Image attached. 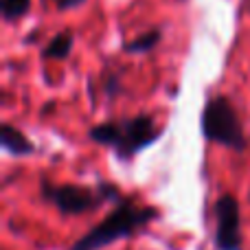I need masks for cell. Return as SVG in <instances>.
Returning <instances> with one entry per match:
<instances>
[{
    "instance_id": "obj_1",
    "label": "cell",
    "mask_w": 250,
    "mask_h": 250,
    "mask_svg": "<svg viewBox=\"0 0 250 250\" xmlns=\"http://www.w3.org/2000/svg\"><path fill=\"white\" fill-rule=\"evenodd\" d=\"M160 217V208L154 204H134L132 198L125 195L114 204V208L99 222L95 224L88 233H83L77 242L70 244L68 250H104L112 244L129 239L145 230L151 222Z\"/></svg>"
},
{
    "instance_id": "obj_2",
    "label": "cell",
    "mask_w": 250,
    "mask_h": 250,
    "mask_svg": "<svg viewBox=\"0 0 250 250\" xmlns=\"http://www.w3.org/2000/svg\"><path fill=\"white\" fill-rule=\"evenodd\" d=\"M163 132L158 129L151 114H134L127 119H110L92 125L88 129V138L95 145L108 147L114 151L121 163H127L147 147L160 141Z\"/></svg>"
},
{
    "instance_id": "obj_3",
    "label": "cell",
    "mask_w": 250,
    "mask_h": 250,
    "mask_svg": "<svg viewBox=\"0 0 250 250\" xmlns=\"http://www.w3.org/2000/svg\"><path fill=\"white\" fill-rule=\"evenodd\" d=\"M200 132L207 143L226 147L230 151H246L248 138L244 123L229 95H213L207 99L200 114Z\"/></svg>"
},
{
    "instance_id": "obj_4",
    "label": "cell",
    "mask_w": 250,
    "mask_h": 250,
    "mask_svg": "<svg viewBox=\"0 0 250 250\" xmlns=\"http://www.w3.org/2000/svg\"><path fill=\"white\" fill-rule=\"evenodd\" d=\"M40 200L51 204L62 217H79L97 211L105 204L97 187H83L75 182L55 185L46 176H40Z\"/></svg>"
},
{
    "instance_id": "obj_5",
    "label": "cell",
    "mask_w": 250,
    "mask_h": 250,
    "mask_svg": "<svg viewBox=\"0 0 250 250\" xmlns=\"http://www.w3.org/2000/svg\"><path fill=\"white\" fill-rule=\"evenodd\" d=\"M215 217V233L213 248L215 250H244V230H242V207L239 200L230 191L222 193L213 204Z\"/></svg>"
},
{
    "instance_id": "obj_6",
    "label": "cell",
    "mask_w": 250,
    "mask_h": 250,
    "mask_svg": "<svg viewBox=\"0 0 250 250\" xmlns=\"http://www.w3.org/2000/svg\"><path fill=\"white\" fill-rule=\"evenodd\" d=\"M0 145H2V151L13 158H24V156H33L35 154V143L22 132L20 127L4 121L0 125Z\"/></svg>"
},
{
    "instance_id": "obj_7",
    "label": "cell",
    "mask_w": 250,
    "mask_h": 250,
    "mask_svg": "<svg viewBox=\"0 0 250 250\" xmlns=\"http://www.w3.org/2000/svg\"><path fill=\"white\" fill-rule=\"evenodd\" d=\"M73 46H75V33L70 29H64V31H60L57 35H53V38L48 40V44L42 48L40 57H42V60H46V62L48 60L64 62V60H68Z\"/></svg>"
},
{
    "instance_id": "obj_8",
    "label": "cell",
    "mask_w": 250,
    "mask_h": 250,
    "mask_svg": "<svg viewBox=\"0 0 250 250\" xmlns=\"http://www.w3.org/2000/svg\"><path fill=\"white\" fill-rule=\"evenodd\" d=\"M160 40H163V31L149 29V31H145V33L136 35L134 40H129V42H125L123 53H127V55H145V53H151L158 46Z\"/></svg>"
},
{
    "instance_id": "obj_9",
    "label": "cell",
    "mask_w": 250,
    "mask_h": 250,
    "mask_svg": "<svg viewBox=\"0 0 250 250\" xmlns=\"http://www.w3.org/2000/svg\"><path fill=\"white\" fill-rule=\"evenodd\" d=\"M31 2L33 0H0V16L7 24L18 22L31 11Z\"/></svg>"
},
{
    "instance_id": "obj_10",
    "label": "cell",
    "mask_w": 250,
    "mask_h": 250,
    "mask_svg": "<svg viewBox=\"0 0 250 250\" xmlns=\"http://www.w3.org/2000/svg\"><path fill=\"white\" fill-rule=\"evenodd\" d=\"M101 86H104V95L108 101H114L119 95L123 92V83H121V75L117 70H104V77H101Z\"/></svg>"
},
{
    "instance_id": "obj_11",
    "label": "cell",
    "mask_w": 250,
    "mask_h": 250,
    "mask_svg": "<svg viewBox=\"0 0 250 250\" xmlns=\"http://www.w3.org/2000/svg\"><path fill=\"white\" fill-rule=\"evenodd\" d=\"M57 7V11H70V9H77L82 4H86L88 0H53Z\"/></svg>"
},
{
    "instance_id": "obj_12",
    "label": "cell",
    "mask_w": 250,
    "mask_h": 250,
    "mask_svg": "<svg viewBox=\"0 0 250 250\" xmlns=\"http://www.w3.org/2000/svg\"><path fill=\"white\" fill-rule=\"evenodd\" d=\"M51 110H55V104H53V101H46V104L40 108V117H48V112H51Z\"/></svg>"
}]
</instances>
